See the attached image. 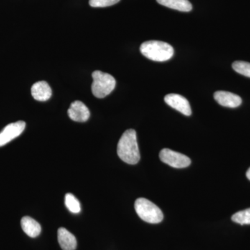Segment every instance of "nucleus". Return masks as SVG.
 Returning a JSON list of instances; mask_svg holds the SVG:
<instances>
[{"instance_id":"1","label":"nucleus","mask_w":250,"mask_h":250,"mask_svg":"<svg viewBox=\"0 0 250 250\" xmlns=\"http://www.w3.org/2000/svg\"><path fill=\"white\" fill-rule=\"evenodd\" d=\"M117 152L120 159L130 165L138 164L141 159L137 136L134 129L125 131L118 142Z\"/></svg>"},{"instance_id":"2","label":"nucleus","mask_w":250,"mask_h":250,"mask_svg":"<svg viewBox=\"0 0 250 250\" xmlns=\"http://www.w3.org/2000/svg\"><path fill=\"white\" fill-rule=\"evenodd\" d=\"M144 57L154 62H163L170 60L174 54V49L167 42L149 41L143 42L140 47Z\"/></svg>"},{"instance_id":"3","label":"nucleus","mask_w":250,"mask_h":250,"mask_svg":"<svg viewBox=\"0 0 250 250\" xmlns=\"http://www.w3.org/2000/svg\"><path fill=\"white\" fill-rule=\"evenodd\" d=\"M93 82L92 83V93L97 98H104L114 90L116 81L109 74L96 70L92 74Z\"/></svg>"},{"instance_id":"4","label":"nucleus","mask_w":250,"mask_h":250,"mask_svg":"<svg viewBox=\"0 0 250 250\" xmlns=\"http://www.w3.org/2000/svg\"><path fill=\"white\" fill-rule=\"evenodd\" d=\"M134 208L138 215L146 223L158 224L164 219L160 208L147 199H137L135 202Z\"/></svg>"},{"instance_id":"5","label":"nucleus","mask_w":250,"mask_h":250,"mask_svg":"<svg viewBox=\"0 0 250 250\" xmlns=\"http://www.w3.org/2000/svg\"><path fill=\"white\" fill-rule=\"evenodd\" d=\"M159 158L164 164L174 168H184L191 164V160L187 156L167 148L161 151Z\"/></svg>"},{"instance_id":"6","label":"nucleus","mask_w":250,"mask_h":250,"mask_svg":"<svg viewBox=\"0 0 250 250\" xmlns=\"http://www.w3.org/2000/svg\"><path fill=\"white\" fill-rule=\"evenodd\" d=\"M25 126L26 123L24 121H18L5 126L0 132V147L18 137L25 129Z\"/></svg>"},{"instance_id":"7","label":"nucleus","mask_w":250,"mask_h":250,"mask_svg":"<svg viewBox=\"0 0 250 250\" xmlns=\"http://www.w3.org/2000/svg\"><path fill=\"white\" fill-rule=\"evenodd\" d=\"M166 103L187 116L191 115L192 111L190 103L187 98L179 94L170 93L166 95L164 98Z\"/></svg>"},{"instance_id":"8","label":"nucleus","mask_w":250,"mask_h":250,"mask_svg":"<svg viewBox=\"0 0 250 250\" xmlns=\"http://www.w3.org/2000/svg\"><path fill=\"white\" fill-rule=\"evenodd\" d=\"M67 114L72 121L80 123L87 121L90 118L89 109L84 104L78 100L71 104Z\"/></svg>"},{"instance_id":"9","label":"nucleus","mask_w":250,"mask_h":250,"mask_svg":"<svg viewBox=\"0 0 250 250\" xmlns=\"http://www.w3.org/2000/svg\"><path fill=\"white\" fill-rule=\"evenodd\" d=\"M213 97L219 104L225 107L236 108L242 103L241 97L230 92L217 91Z\"/></svg>"},{"instance_id":"10","label":"nucleus","mask_w":250,"mask_h":250,"mask_svg":"<svg viewBox=\"0 0 250 250\" xmlns=\"http://www.w3.org/2000/svg\"><path fill=\"white\" fill-rule=\"evenodd\" d=\"M52 94L50 86L44 81L36 82L31 87V95L38 101H47L51 98Z\"/></svg>"},{"instance_id":"11","label":"nucleus","mask_w":250,"mask_h":250,"mask_svg":"<svg viewBox=\"0 0 250 250\" xmlns=\"http://www.w3.org/2000/svg\"><path fill=\"white\" fill-rule=\"evenodd\" d=\"M58 241L62 250H75L77 248L76 238L72 233L67 231L66 229H59Z\"/></svg>"},{"instance_id":"12","label":"nucleus","mask_w":250,"mask_h":250,"mask_svg":"<svg viewBox=\"0 0 250 250\" xmlns=\"http://www.w3.org/2000/svg\"><path fill=\"white\" fill-rule=\"evenodd\" d=\"M21 227L24 232L31 238H36L41 232L40 224L29 216L23 217L21 220Z\"/></svg>"},{"instance_id":"13","label":"nucleus","mask_w":250,"mask_h":250,"mask_svg":"<svg viewBox=\"0 0 250 250\" xmlns=\"http://www.w3.org/2000/svg\"><path fill=\"white\" fill-rule=\"evenodd\" d=\"M159 4L170 9L189 12L192 10V4L188 0H156Z\"/></svg>"},{"instance_id":"14","label":"nucleus","mask_w":250,"mask_h":250,"mask_svg":"<svg viewBox=\"0 0 250 250\" xmlns=\"http://www.w3.org/2000/svg\"><path fill=\"white\" fill-rule=\"evenodd\" d=\"M65 205L67 209L72 213H79L81 211L80 202L72 193H67L65 196Z\"/></svg>"},{"instance_id":"15","label":"nucleus","mask_w":250,"mask_h":250,"mask_svg":"<svg viewBox=\"0 0 250 250\" xmlns=\"http://www.w3.org/2000/svg\"><path fill=\"white\" fill-rule=\"evenodd\" d=\"M231 220L241 225H250V208L237 212L232 215Z\"/></svg>"},{"instance_id":"16","label":"nucleus","mask_w":250,"mask_h":250,"mask_svg":"<svg viewBox=\"0 0 250 250\" xmlns=\"http://www.w3.org/2000/svg\"><path fill=\"white\" fill-rule=\"evenodd\" d=\"M232 67L237 73L250 78V62L237 61L233 62Z\"/></svg>"},{"instance_id":"17","label":"nucleus","mask_w":250,"mask_h":250,"mask_svg":"<svg viewBox=\"0 0 250 250\" xmlns=\"http://www.w3.org/2000/svg\"><path fill=\"white\" fill-rule=\"evenodd\" d=\"M121 0H90V6L95 8L107 7L119 2Z\"/></svg>"},{"instance_id":"18","label":"nucleus","mask_w":250,"mask_h":250,"mask_svg":"<svg viewBox=\"0 0 250 250\" xmlns=\"http://www.w3.org/2000/svg\"><path fill=\"white\" fill-rule=\"evenodd\" d=\"M246 176L247 177H248V179H249V180H250V167L249 169H248V170L247 171Z\"/></svg>"}]
</instances>
